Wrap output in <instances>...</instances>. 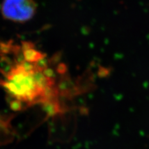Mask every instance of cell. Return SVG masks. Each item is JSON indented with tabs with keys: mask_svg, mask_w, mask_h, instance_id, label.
<instances>
[{
	"mask_svg": "<svg viewBox=\"0 0 149 149\" xmlns=\"http://www.w3.org/2000/svg\"><path fill=\"white\" fill-rule=\"evenodd\" d=\"M9 45L15 55L11 60L2 58L8 65L0 70V84L11 99V106L21 109L22 107L48 101L56 93L55 76L45 57L27 59L23 55L21 46Z\"/></svg>",
	"mask_w": 149,
	"mask_h": 149,
	"instance_id": "1",
	"label": "cell"
},
{
	"mask_svg": "<svg viewBox=\"0 0 149 149\" xmlns=\"http://www.w3.org/2000/svg\"><path fill=\"white\" fill-rule=\"evenodd\" d=\"M0 10L4 19L22 24L35 16L37 4L35 0H3Z\"/></svg>",
	"mask_w": 149,
	"mask_h": 149,
	"instance_id": "2",
	"label": "cell"
}]
</instances>
